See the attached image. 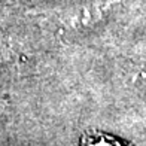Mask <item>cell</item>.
Returning a JSON list of instances; mask_svg holds the SVG:
<instances>
[{
	"label": "cell",
	"mask_w": 146,
	"mask_h": 146,
	"mask_svg": "<svg viewBox=\"0 0 146 146\" xmlns=\"http://www.w3.org/2000/svg\"><path fill=\"white\" fill-rule=\"evenodd\" d=\"M87 146H124V145H121L118 140H113V139H109L106 136H100V137L88 139Z\"/></svg>",
	"instance_id": "cell-1"
}]
</instances>
